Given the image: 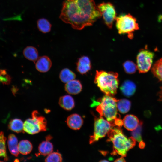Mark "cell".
Here are the masks:
<instances>
[{
    "mask_svg": "<svg viewBox=\"0 0 162 162\" xmlns=\"http://www.w3.org/2000/svg\"><path fill=\"white\" fill-rule=\"evenodd\" d=\"M62 160L61 154L57 152H52L45 159V161L47 162H61Z\"/></svg>",
    "mask_w": 162,
    "mask_h": 162,
    "instance_id": "cell-28",
    "label": "cell"
},
{
    "mask_svg": "<svg viewBox=\"0 0 162 162\" xmlns=\"http://www.w3.org/2000/svg\"><path fill=\"white\" fill-rule=\"evenodd\" d=\"M120 90L125 96L130 97L133 95L136 90V86L132 81L126 80L122 84Z\"/></svg>",
    "mask_w": 162,
    "mask_h": 162,
    "instance_id": "cell-15",
    "label": "cell"
},
{
    "mask_svg": "<svg viewBox=\"0 0 162 162\" xmlns=\"http://www.w3.org/2000/svg\"><path fill=\"white\" fill-rule=\"evenodd\" d=\"M66 122L68 126L71 129L77 130L82 127L83 120L81 117L77 114H73L69 116Z\"/></svg>",
    "mask_w": 162,
    "mask_h": 162,
    "instance_id": "cell-13",
    "label": "cell"
},
{
    "mask_svg": "<svg viewBox=\"0 0 162 162\" xmlns=\"http://www.w3.org/2000/svg\"><path fill=\"white\" fill-rule=\"evenodd\" d=\"M76 76L75 73L67 68L63 69L60 72L59 76L61 80L64 83L74 80Z\"/></svg>",
    "mask_w": 162,
    "mask_h": 162,
    "instance_id": "cell-19",
    "label": "cell"
},
{
    "mask_svg": "<svg viewBox=\"0 0 162 162\" xmlns=\"http://www.w3.org/2000/svg\"><path fill=\"white\" fill-rule=\"evenodd\" d=\"M23 54L26 59L34 62H35L38 58V50L33 46L26 47L23 51Z\"/></svg>",
    "mask_w": 162,
    "mask_h": 162,
    "instance_id": "cell-18",
    "label": "cell"
},
{
    "mask_svg": "<svg viewBox=\"0 0 162 162\" xmlns=\"http://www.w3.org/2000/svg\"><path fill=\"white\" fill-rule=\"evenodd\" d=\"M97 7L105 23L108 28H111L117 17L114 6L110 2H103L99 4Z\"/></svg>",
    "mask_w": 162,
    "mask_h": 162,
    "instance_id": "cell-9",
    "label": "cell"
},
{
    "mask_svg": "<svg viewBox=\"0 0 162 162\" xmlns=\"http://www.w3.org/2000/svg\"><path fill=\"white\" fill-rule=\"evenodd\" d=\"M20 16H15L11 18H9L8 19H4V20H20Z\"/></svg>",
    "mask_w": 162,
    "mask_h": 162,
    "instance_id": "cell-31",
    "label": "cell"
},
{
    "mask_svg": "<svg viewBox=\"0 0 162 162\" xmlns=\"http://www.w3.org/2000/svg\"><path fill=\"white\" fill-rule=\"evenodd\" d=\"M123 122L125 128L130 131L135 129L140 122L136 116L132 114L126 115L123 118Z\"/></svg>",
    "mask_w": 162,
    "mask_h": 162,
    "instance_id": "cell-12",
    "label": "cell"
},
{
    "mask_svg": "<svg viewBox=\"0 0 162 162\" xmlns=\"http://www.w3.org/2000/svg\"><path fill=\"white\" fill-rule=\"evenodd\" d=\"M123 66L125 72L128 74L134 73L137 69V65L133 62L127 61L123 64Z\"/></svg>",
    "mask_w": 162,
    "mask_h": 162,
    "instance_id": "cell-27",
    "label": "cell"
},
{
    "mask_svg": "<svg viewBox=\"0 0 162 162\" xmlns=\"http://www.w3.org/2000/svg\"><path fill=\"white\" fill-rule=\"evenodd\" d=\"M32 118L27 119L24 123V130L31 134L47 130V121L37 110L32 112Z\"/></svg>",
    "mask_w": 162,
    "mask_h": 162,
    "instance_id": "cell-6",
    "label": "cell"
},
{
    "mask_svg": "<svg viewBox=\"0 0 162 162\" xmlns=\"http://www.w3.org/2000/svg\"><path fill=\"white\" fill-rule=\"evenodd\" d=\"M117 105L118 110L119 112L122 114H124L130 110L131 103L129 100L123 99L118 100Z\"/></svg>",
    "mask_w": 162,
    "mask_h": 162,
    "instance_id": "cell-23",
    "label": "cell"
},
{
    "mask_svg": "<svg viewBox=\"0 0 162 162\" xmlns=\"http://www.w3.org/2000/svg\"><path fill=\"white\" fill-rule=\"evenodd\" d=\"M142 124V122H140L138 127L135 129L133 130L132 132V136L135 139L136 141L139 142L142 141L141 136Z\"/></svg>",
    "mask_w": 162,
    "mask_h": 162,
    "instance_id": "cell-30",
    "label": "cell"
},
{
    "mask_svg": "<svg viewBox=\"0 0 162 162\" xmlns=\"http://www.w3.org/2000/svg\"><path fill=\"white\" fill-rule=\"evenodd\" d=\"M18 148L20 153L23 155H27L31 152L33 147L32 144L29 141L23 140L19 143Z\"/></svg>",
    "mask_w": 162,
    "mask_h": 162,
    "instance_id": "cell-20",
    "label": "cell"
},
{
    "mask_svg": "<svg viewBox=\"0 0 162 162\" xmlns=\"http://www.w3.org/2000/svg\"><path fill=\"white\" fill-rule=\"evenodd\" d=\"M108 141L113 144V154H118L123 157L126 156L127 152L135 145L136 140L132 136L127 137L123 134L121 127L115 126L107 133Z\"/></svg>",
    "mask_w": 162,
    "mask_h": 162,
    "instance_id": "cell-3",
    "label": "cell"
},
{
    "mask_svg": "<svg viewBox=\"0 0 162 162\" xmlns=\"http://www.w3.org/2000/svg\"><path fill=\"white\" fill-rule=\"evenodd\" d=\"M126 161L125 160V159H124V157L122 156V157H121L120 158H118L117 159H116L115 161V162H125Z\"/></svg>",
    "mask_w": 162,
    "mask_h": 162,
    "instance_id": "cell-33",
    "label": "cell"
},
{
    "mask_svg": "<svg viewBox=\"0 0 162 162\" xmlns=\"http://www.w3.org/2000/svg\"><path fill=\"white\" fill-rule=\"evenodd\" d=\"M64 89L68 93L76 94L81 92L82 86L79 80H73L66 83L64 86Z\"/></svg>",
    "mask_w": 162,
    "mask_h": 162,
    "instance_id": "cell-14",
    "label": "cell"
},
{
    "mask_svg": "<svg viewBox=\"0 0 162 162\" xmlns=\"http://www.w3.org/2000/svg\"><path fill=\"white\" fill-rule=\"evenodd\" d=\"M152 71L155 77L162 81V58L158 60L154 64Z\"/></svg>",
    "mask_w": 162,
    "mask_h": 162,
    "instance_id": "cell-25",
    "label": "cell"
},
{
    "mask_svg": "<svg viewBox=\"0 0 162 162\" xmlns=\"http://www.w3.org/2000/svg\"><path fill=\"white\" fill-rule=\"evenodd\" d=\"M6 138L3 132H0V158H3L7 161L8 160L5 146Z\"/></svg>",
    "mask_w": 162,
    "mask_h": 162,
    "instance_id": "cell-26",
    "label": "cell"
},
{
    "mask_svg": "<svg viewBox=\"0 0 162 162\" xmlns=\"http://www.w3.org/2000/svg\"><path fill=\"white\" fill-rule=\"evenodd\" d=\"M59 104L61 107L67 110H71L75 106L73 98L69 95L61 97L59 99Z\"/></svg>",
    "mask_w": 162,
    "mask_h": 162,
    "instance_id": "cell-16",
    "label": "cell"
},
{
    "mask_svg": "<svg viewBox=\"0 0 162 162\" xmlns=\"http://www.w3.org/2000/svg\"><path fill=\"white\" fill-rule=\"evenodd\" d=\"M11 78L6 71L0 69V83L3 84L8 85L11 82Z\"/></svg>",
    "mask_w": 162,
    "mask_h": 162,
    "instance_id": "cell-29",
    "label": "cell"
},
{
    "mask_svg": "<svg viewBox=\"0 0 162 162\" xmlns=\"http://www.w3.org/2000/svg\"><path fill=\"white\" fill-rule=\"evenodd\" d=\"M154 53L150 51L142 50L139 52L136 58L137 67L139 73H145L151 68Z\"/></svg>",
    "mask_w": 162,
    "mask_h": 162,
    "instance_id": "cell-8",
    "label": "cell"
},
{
    "mask_svg": "<svg viewBox=\"0 0 162 162\" xmlns=\"http://www.w3.org/2000/svg\"><path fill=\"white\" fill-rule=\"evenodd\" d=\"M52 63L50 58L46 56L38 58L35 63V68L38 71L41 73L48 71L50 69Z\"/></svg>",
    "mask_w": 162,
    "mask_h": 162,
    "instance_id": "cell-10",
    "label": "cell"
},
{
    "mask_svg": "<svg viewBox=\"0 0 162 162\" xmlns=\"http://www.w3.org/2000/svg\"><path fill=\"white\" fill-rule=\"evenodd\" d=\"M101 16L94 0H64L59 18L74 29L81 30Z\"/></svg>",
    "mask_w": 162,
    "mask_h": 162,
    "instance_id": "cell-1",
    "label": "cell"
},
{
    "mask_svg": "<svg viewBox=\"0 0 162 162\" xmlns=\"http://www.w3.org/2000/svg\"><path fill=\"white\" fill-rule=\"evenodd\" d=\"M118 100L112 96L106 95L98 101L95 102L96 110L100 116L104 117L114 127H121L123 120L118 113L117 102Z\"/></svg>",
    "mask_w": 162,
    "mask_h": 162,
    "instance_id": "cell-2",
    "label": "cell"
},
{
    "mask_svg": "<svg viewBox=\"0 0 162 162\" xmlns=\"http://www.w3.org/2000/svg\"><path fill=\"white\" fill-rule=\"evenodd\" d=\"M37 27L39 30L43 33H47L51 30V25L47 19L42 18L39 19L37 22Z\"/></svg>",
    "mask_w": 162,
    "mask_h": 162,
    "instance_id": "cell-24",
    "label": "cell"
},
{
    "mask_svg": "<svg viewBox=\"0 0 162 162\" xmlns=\"http://www.w3.org/2000/svg\"><path fill=\"white\" fill-rule=\"evenodd\" d=\"M90 61L88 57L83 56L80 58L76 63L77 71L83 74L86 73L91 68Z\"/></svg>",
    "mask_w": 162,
    "mask_h": 162,
    "instance_id": "cell-11",
    "label": "cell"
},
{
    "mask_svg": "<svg viewBox=\"0 0 162 162\" xmlns=\"http://www.w3.org/2000/svg\"><path fill=\"white\" fill-rule=\"evenodd\" d=\"M145 146V144L143 141H142L140 142L139 144V147L141 149L143 148Z\"/></svg>",
    "mask_w": 162,
    "mask_h": 162,
    "instance_id": "cell-32",
    "label": "cell"
},
{
    "mask_svg": "<svg viewBox=\"0 0 162 162\" xmlns=\"http://www.w3.org/2000/svg\"><path fill=\"white\" fill-rule=\"evenodd\" d=\"M114 126L104 119L103 117H95L94 130L93 135L90 137L89 142L91 144L105 136L109 131Z\"/></svg>",
    "mask_w": 162,
    "mask_h": 162,
    "instance_id": "cell-7",
    "label": "cell"
},
{
    "mask_svg": "<svg viewBox=\"0 0 162 162\" xmlns=\"http://www.w3.org/2000/svg\"><path fill=\"white\" fill-rule=\"evenodd\" d=\"M118 77L116 73L97 70L94 83L106 95L112 96L117 92L119 84Z\"/></svg>",
    "mask_w": 162,
    "mask_h": 162,
    "instance_id": "cell-4",
    "label": "cell"
},
{
    "mask_svg": "<svg viewBox=\"0 0 162 162\" xmlns=\"http://www.w3.org/2000/svg\"><path fill=\"white\" fill-rule=\"evenodd\" d=\"M100 161V162H105V161H106V162H108V161L107 160H101Z\"/></svg>",
    "mask_w": 162,
    "mask_h": 162,
    "instance_id": "cell-35",
    "label": "cell"
},
{
    "mask_svg": "<svg viewBox=\"0 0 162 162\" xmlns=\"http://www.w3.org/2000/svg\"><path fill=\"white\" fill-rule=\"evenodd\" d=\"M8 144L9 149L11 153L15 156H18L19 153L18 144L17 139L15 135L11 134L9 135Z\"/></svg>",
    "mask_w": 162,
    "mask_h": 162,
    "instance_id": "cell-17",
    "label": "cell"
},
{
    "mask_svg": "<svg viewBox=\"0 0 162 162\" xmlns=\"http://www.w3.org/2000/svg\"><path fill=\"white\" fill-rule=\"evenodd\" d=\"M52 139V136H51L49 135L46 137V140L49 141Z\"/></svg>",
    "mask_w": 162,
    "mask_h": 162,
    "instance_id": "cell-34",
    "label": "cell"
},
{
    "mask_svg": "<svg viewBox=\"0 0 162 162\" xmlns=\"http://www.w3.org/2000/svg\"><path fill=\"white\" fill-rule=\"evenodd\" d=\"M8 127L11 130L17 133L21 132L24 130V123L19 118L11 120L9 123Z\"/></svg>",
    "mask_w": 162,
    "mask_h": 162,
    "instance_id": "cell-22",
    "label": "cell"
},
{
    "mask_svg": "<svg viewBox=\"0 0 162 162\" xmlns=\"http://www.w3.org/2000/svg\"><path fill=\"white\" fill-rule=\"evenodd\" d=\"M53 150L52 144L48 140L43 141L38 147L39 152L44 156L48 155L52 152Z\"/></svg>",
    "mask_w": 162,
    "mask_h": 162,
    "instance_id": "cell-21",
    "label": "cell"
},
{
    "mask_svg": "<svg viewBox=\"0 0 162 162\" xmlns=\"http://www.w3.org/2000/svg\"><path fill=\"white\" fill-rule=\"evenodd\" d=\"M116 26L120 34H127L130 39L133 38V32L139 29L135 18L130 14H123L117 17Z\"/></svg>",
    "mask_w": 162,
    "mask_h": 162,
    "instance_id": "cell-5",
    "label": "cell"
}]
</instances>
